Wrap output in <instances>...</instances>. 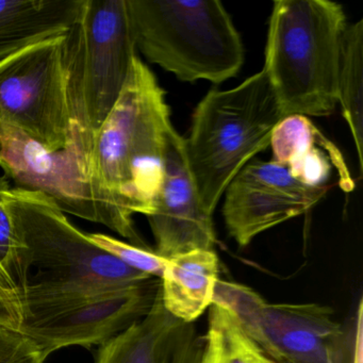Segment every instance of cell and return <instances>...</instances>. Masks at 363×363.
<instances>
[{"label": "cell", "instance_id": "cell-2", "mask_svg": "<svg viewBox=\"0 0 363 363\" xmlns=\"http://www.w3.org/2000/svg\"><path fill=\"white\" fill-rule=\"evenodd\" d=\"M9 209L28 271L22 309L29 303L109 292L154 278L93 243L42 193L14 186Z\"/></svg>", "mask_w": 363, "mask_h": 363}, {"label": "cell", "instance_id": "cell-10", "mask_svg": "<svg viewBox=\"0 0 363 363\" xmlns=\"http://www.w3.org/2000/svg\"><path fill=\"white\" fill-rule=\"evenodd\" d=\"M160 286L150 278L120 290L27 303L18 330L46 358L69 346L103 345L148 313Z\"/></svg>", "mask_w": 363, "mask_h": 363}, {"label": "cell", "instance_id": "cell-15", "mask_svg": "<svg viewBox=\"0 0 363 363\" xmlns=\"http://www.w3.org/2000/svg\"><path fill=\"white\" fill-rule=\"evenodd\" d=\"M82 5V0H0V61L67 33Z\"/></svg>", "mask_w": 363, "mask_h": 363}, {"label": "cell", "instance_id": "cell-5", "mask_svg": "<svg viewBox=\"0 0 363 363\" xmlns=\"http://www.w3.org/2000/svg\"><path fill=\"white\" fill-rule=\"evenodd\" d=\"M137 50L186 82L220 84L244 63L243 42L218 0H127Z\"/></svg>", "mask_w": 363, "mask_h": 363}, {"label": "cell", "instance_id": "cell-11", "mask_svg": "<svg viewBox=\"0 0 363 363\" xmlns=\"http://www.w3.org/2000/svg\"><path fill=\"white\" fill-rule=\"evenodd\" d=\"M329 189L307 186L273 161L252 159L225 191L227 230L245 247L260 233L309 211Z\"/></svg>", "mask_w": 363, "mask_h": 363}, {"label": "cell", "instance_id": "cell-3", "mask_svg": "<svg viewBox=\"0 0 363 363\" xmlns=\"http://www.w3.org/2000/svg\"><path fill=\"white\" fill-rule=\"evenodd\" d=\"M346 27L343 8L329 0L273 4L263 71L284 118L333 113Z\"/></svg>", "mask_w": 363, "mask_h": 363}, {"label": "cell", "instance_id": "cell-1", "mask_svg": "<svg viewBox=\"0 0 363 363\" xmlns=\"http://www.w3.org/2000/svg\"><path fill=\"white\" fill-rule=\"evenodd\" d=\"M171 125L164 90L135 57L118 103L95 137L88 162L89 178L129 218L154 211Z\"/></svg>", "mask_w": 363, "mask_h": 363}, {"label": "cell", "instance_id": "cell-17", "mask_svg": "<svg viewBox=\"0 0 363 363\" xmlns=\"http://www.w3.org/2000/svg\"><path fill=\"white\" fill-rule=\"evenodd\" d=\"M337 104L354 140L363 172V20L346 27L337 77Z\"/></svg>", "mask_w": 363, "mask_h": 363}, {"label": "cell", "instance_id": "cell-18", "mask_svg": "<svg viewBox=\"0 0 363 363\" xmlns=\"http://www.w3.org/2000/svg\"><path fill=\"white\" fill-rule=\"evenodd\" d=\"M11 190L9 182L0 177V299L18 329L23 320L22 301L28 271L9 209Z\"/></svg>", "mask_w": 363, "mask_h": 363}, {"label": "cell", "instance_id": "cell-7", "mask_svg": "<svg viewBox=\"0 0 363 363\" xmlns=\"http://www.w3.org/2000/svg\"><path fill=\"white\" fill-rule=\"evenodd\" d=\"M212 303L230 310L276 363H362V303L346 330L318 303H269L248 286L218 280Z\"/></svg>", "mask_w": 363, "mask_h": 363}, {"label": "cell", "instance_id": "cell-4", "mask_svg": "<svg viewBox=\"0 0 363 363\" xmlns=\"http://www.w3.org/2000/svg\"><path fill=\"white\" fill-rule=\"evenodd\" d=\"M265 72L230 90L212 89L197 105L184 152L203 207L213 216L238 173L267 150L284 118Z\"/></svg>", "mask_w": 363, "mask_h": 363}, {"label": "cell", "instance_id": "cell-19", "mask_svg": "<svg viewBox=\"0 0 363 363\" xmlns=\"http://www.w3.org/2000/svg\"><path fill=\"white\" fill-rule=\"evenodd\" d=\"M201 363H271L227 308L212 303Z\"/></svg>", "mask_w": 363, "mask_h": 363}, {"label": "cell", "instance_id": "cell-21", "mask_svg": "<svg viewBox=\"0 0 363 363\" xmlns=\"http://www.w3.org/2000/svg\"><path fill=\"white\" fill-rule=\"evenodd\" d=\"M46 357L28 335L0 324V363H44Z\"/></svg>", "mask_w": 363, "mask_h": 363}, {"label": "cell", "instance_id": "cell-23", "mask_svg": "<svg viewBox=\"0 0 363 363\" xmlns=\"http://www.w3.org/2000/svg\"><path fill=\"white\" fill-rule=\"evenodd\" d=\"M271 363H276V362H274V361H273V360H272V362H271Z\"/></svg>", "mask_w": 363, "mask_h": 363}, {"label": "cell", "instance_id": "cell-14", "mask_svg": "<svg viewBox=\"0 0 363 363\" xmlns=\"http://www.w3.org/2000/svg\"><path fill=\"white\" fill-rule=\"evenodd\" d=\"M269 146L273 162L286 167L293 177L311 186H325L333 169L339 172L345 192L354 184L339 148L303 116L282 118L272 133Z\"/></svg>", "mask_w": 363, "mask_h": 363}, {"label": "cell", "instance_id": "cell-22", "mask_svg": "<svg viewBox=\"0 0 363 363\" xmlns=\"http://www.w3.org/2000/svg\"><path fill=\"white\" fill-rule=\"evenodd\" d=\"M0 324L5 325V326L10 327V328L18 329L16 320H13L1 299H0Z\"/></svg>", "mask_w": 363, "mask_h": 363}, {"label": "cell", "instance_id": "cell-9", "mask_svg": "<svg viewBox=\"0 0 363 363\" xmlns=\"http://www.w3.org/2000/svg\"><path fill=\"white\" fill-rule=\"evenodd\" d=\"M0 167L16 188L42 193L63 213L103 224L133 245L147 248L133 218L89 178L86 162L74 146L48 150L18 129L0 126Z\"/></svg>", "mask_w": 363, "mask_h": 363}, {"label": "cell", "instance_id": "cell-8", "mask_svg": "<svg viewBox=\"0 0 363 363\" xmlns=\"http://www.w3.org/2000/svg\"><path fill=\"white\" fill-rule=\"evenodd\" d=\"M0 126L18 129L48 150L73 145L67 33L0 61Z\"/></svg>", "mask_w": 363, "mask_h": 363}, {"label": "cell", "instance_id": "cell-12", "mask_svg": "<svg viewBox=\"0 0 363 363\" xmlns=\"http://www.w3.org/2000/svg\"><path fill=\"white\" fill-rule=\"evenodd\" d=\"M146 218L156 252L163 258L191 250H213V220L203 207L189 169L184 138L172 125L165 133L162 184L154 211Z\"/></svg>", "mask_w": 363, "mask_h": 363}, {"label": "cell", "instance_id": "cell-6", "mask_svg": "<svg viewBox=\"0 0 363 363\" xmlns=\"http://www.w3.org/2000/svg\"><path fill=\"white\" fill-rule=\"evenodd\" d=\"M137 56L127 0H82L67 33V69L73 146L86 169L95 137L118 103Z\"/></svg>", "mask_w": 363, "mask_h": 363}, {"label": "cell", "instance_id": "cell-20", "mask_svg": "<svg viewBox=\"0 0 363 363\" xmlns=\"http://www.w3.org/2000/svg\"><path fill=\"white\" fill-rule=\"evenodd\" d=\"M88 235L93 243L113 255L131 269L146 274L150 277H162L167 259L159 256L156 252L126 243L104 233H90Z\"/></svg>", "mask_w": 363, "mask_h": 363}, {"label": "cell", "instance_id": "cell-13", "mask_svg": "<svg viewBox=\"0 0 363 363\" xmlns=\"http://www.w3.org/2000/svg\"><path fill=\"white\" fill-rule=\"evenodd\" d=\"M203 343L194 323L165 309L159 289L148 313L101 345L95 363H201Z\"/></svg>", "mask_w": 363, "mask_h": 363}, {"label": "cell", "instance_id": "cell-16", "mask_svg": "<svg viewBox=\"0 0 363 363\" xmlns=\"http://www.w3.org/2000/svg\"><path fill=\"white\" fill-rule=\"evenodd\" d=\"M161 279L165 309L194 323L213 301L218 280V258L213 250H191L167 259Z\"/></svg>", "mask_w": 363, "mask_h": 363}]
</instances>
